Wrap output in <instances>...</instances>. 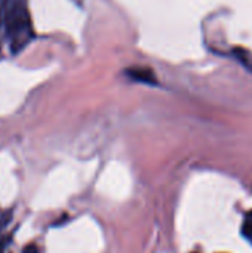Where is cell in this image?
I'll return each mask as SVG.
<instances>
[{
  "label": "cell",
  "mask_w": 252,
  "mask_h": 253,
  "mask_svg": "<svg viewBox=\"0 0 252 253\" xmlns=\"http://www.w3.org/2000/svg\"><path fill=\"white\" fill-rule=\"evenodd\" d=\"M3 24L12 53L21 52L34 39L27 0H6L3 6Z\"/></svg>",
  "instance_id": "6da1fadb"
},
{
  "label": "cell",
  "mask_w": 252,
  "mask_h": 253,
  "mask_svg": "<svg viewBox=\"0 0 252 253\" xmlns=\"http://www.w3.org/2000/svg\"><path fill=\"white\" fill-rule=\"evenodd\" d=\"M125 73L128 77H131L135 82L146 83V84H156V76L147 67H131V68H126Z\"/></svg>",
  "instance_id": "7a4b0ae2"
},
{
  "label": "cell",
  "mask_w": 252,
  "mask_h": 253,
  "mask_svg": "<svg viewBox=\"0 0 252 253\" xmlns=\"http://www.w3.org/2000/svg\"><path fill=\"white\" fill-rule=\"evenodd\" d=\"M244 234L252 242V222H248L247 225H244Z\"/></svg>",
  "instance_id": "3957f363"
},
{
  "label": "cell",
  "mask_w": 252,
  "mask_h": 253,
  "mask_svg": "<svg viewBox=\"0 0 252 253\" xmlns=\"http://www.w3.org/2000/svg\"><path fill=\"white\" fill-rule=\"evenodd\" d=\"M24 253H39V248L36 245H28L24 248Z\"/></svg>",
  "instance_id": "277c9868"
}]
</instances>
